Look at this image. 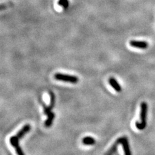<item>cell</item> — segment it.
<instances>
[{
  "label": "cell",
  "mask_w": 155,
  "mask_h": 155,
  "mask_svg": "<svg viewBox=\"0 0 155 155\" xmlns=\"http://www.w3.org/2000/svg\"><path fill=\"white\" fill-rule=\"evenodd\" d=\"M148 105L145 101L142 102L140 105V122H136V127L138 130H143L147 125V117Z\"/></svg>",
  "instance_id": "cell-1"
},
{
  "label": "cell",
  "mask_w": 155,
  "mask_h": 155,
  "mask_svg": "<svg viewBox=\"0 0 155 155\" xmlns=\"http://www.w3.org/2000/svg\"><path fill=\"white\" fill-rule=\"evenodd\" d=\"M54 78L58 81L69 82L71 84H77L79 81V78L76 76L65 74L62 73H56L54 74Z\"/></svg>",
  "instance_id": "cell-2"
},
{
  "label": "cell",
  "mask_w": 155,
  "mask_h": 155,
  "mask_svg": "<svg viewBox=\"0 0 155 155\" xmlns=\"http://www.w3.org/2000/svg\"><path fill=\"white\" fill-rule=\"evenodd\" d=\"M116 142L119 144H122L125 155H132V153L130 149L129 143L128 141V138L127 137H122L118 138L116 140Z\"/></svg>",
  "instance_id": "cell-3"
},
{
  "label": "cell",
  "mask_w": 155,
  "mask_h": 155,
  "mask_svg": "<svg viewBox=\"0 0 155 155\" xmlns=\"http://www.w3.org/2000/svg\"><path fill=\"white\" fill-rule=\"evenodd\" d=\"M19 139L16 136H14V137H12L10 138V142H11L12 147L15 149V151L18 155H25L21 147L19 145Z\"/></svg>",
  "instance_id": "cell-4"
},
{
  "label": "cell",
  "mask_w": 155,
  "mask_h": 155,
  "mask_svg": "<svg viewBox=\"0 0 155 155\" xmlns=\"http://www.w3.org/2000/svg\"><path fill=\"white\" fill-rule=\"evenodd\" d=\"M49 95H50V105L46 107L44 106V114L45 115H48L52 112V109L54 108L55 105V101H56V98L55 95L53 93V92L50 91L49 92Z\"/></svg>",
  "instance_id": "cell-5"
},
{
  "label": "cell",
  "mask_w": 155,
  "mask_h": 155,
  "mask_svg": "<svg viewBox=\"0 0 155 155\" xmlns=\"http://www.w3.org/2000/svg\"><path fill=\"white\" fill-rule=\"evenodd\" d=\"M129 44L131 47L140 48V49H146L148 47V43L144 41L131 40L129 42Z\"/></svg>",
  "instance_id": "cell-6"
},
{
  "label": "cell",
  "mask_w": 155,
  "mask_h": 155,
  "mask_svg": "<svg viewBox=\"0 0 155 155\" xmlns=\"http://www.w3.org/2000/svg\"><path fill=\"white\" fill-rule=\"evenodd\" d=\"M109 84L116 92H118V93H120V92L122 91V87H121L118 81L116 80L113 77L110 78L109 79Z\"/></svg>",
  "instance_id": "cell-7"
},
{
  "label": "cell",
  "mask_w": 155,
  "mask_h": 155,
  "mask_svg": "<svg viewBox=\"0 0 155 155\" xmlns=\"http://www.w3.org/2000/svg\"><path fill=\"white\" fill-rule=\"evenodd\" d=\"M31 129V126L29 124H26L23 126L21 129H20L18 132L16 137L19 138V139H21L24 136H25L27 133H28L30 131V130Z\"/></svg>",
  "instance_id": "cell-8"
},
{
  "label": "cell",
  "mask_w": 155,
  "mask_h": 155,
  "mask_svg": "<svg viewBox=\"0 0 155 155\" xmlns=\"http://www.w3.org/2000/svg\"><path fill=\"white\" fill-rule=\"evenodd\" d=\"M55 118V114L54 113L51 112L50 114H48L47 115V119L45 120L44 125L45 127L47 128L50 127L52 125L53 121H54Z\"/></svg>",
  "instance_id": "cell-9"
},
{
  "label": "cell",
  "mask_w": 155,
  "mask_h": 155,
  "mask_svg": "<svg viewBox=\"0 0 155 155\" xmlns=\"http://www.w3.org/2000/svg\"><path fill=\"white\" fill-rule=\"evenodd\" d=\"M82 143L85 145H93L96 143V140L91 137H86L82 139Z\"/></svg>",
  "instance_id": "cell-10"
},
{
  "label": "cell",
  "mask_w": 155,
  "mask_h": 155,
  "mask_svg": "<svg viewBox=\"0 0 155 155\" xmlns=\"http://www.w3.org/2000/svg\"><path fill=\"white\" fill-rule=\"evenodd\" d=\"M118 144L119 143L116 141L115 143H113L112 146L110 147V148L107 151V153L105 154V155H113L116 151V150H117Z\"/></svg>",
  "instance_id": "cell-11"
},
{
  "label": "cell",
  "mask_w": 155,
  "mask_h": 155,
  "mask_svg": "<svg viewBox=\"0 0 155 155\" xmlns=\"http://www.w3.org/2000/svg\"><path fill=\"white\" fill-rule=\"evenodd\" d=\"M58 5H59L60 6L64 7V8H67L69 7V1H68V0H59Z\"/></svg>",
  "instance_id": "cell-12"
}]
</instances>
